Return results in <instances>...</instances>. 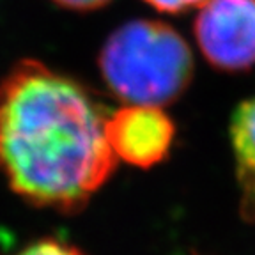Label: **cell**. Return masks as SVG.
Listing matches in <instances>:
<instances>
[{"instance_id":"7a4b0ae2","label":"cell","mask_w":255,"mask_h":255,"mask_svg":"<svg viewBox=\"0 0 255 255\" xmlns=\"http://www.w3.org/2000/svg\"><path fill=\"white\" fill-rule=\"evenodd\" d=\"M100 71L112 94L126 105L161 108L188 89L193 78V55L170 25L133 20L103 44Z\"/></svg>"},{"instance_id":"8992f818","label":"cell","mask_w":255,"mask_h":255,"mask_svg":"<svg viewBox=\"0 0 255 255\" xmlns=\"http://www.w3.org/2000/svg\"><path fill=\"white\" fill-rule=\"evenodd\" d=\"M11 255H85V254L80 252L76 247H73V245L60 241V239L44 238L27 245L25 248H21V250H18L16 254Z\"/></svg>"},{"instance_id":"5b68a950","label":"cell","mask_w":255,"mask_h":255,"mask_svg":"<svg viewBox=\"0 0 255 255\" xmlns=\"http://www.w3.org/2000/svg\"><path fill=\"white\" fill-rule=\"evenodd\" d=\"M229 135L241 191V216L255 222V96L238 105L231 117Z\"/></svg>"},{"instance_id":"ba28073f","label":"cell","mask_w":255,"mask_h":255,"mask_svg":"<svg viewBox=\"0 0 255 255\" xmlns=\"http://www.w3.org/2000/svg\"><path fill=\"white\" fill-rule=\"evenodd\" d=\"M57 5L73 11H92V9L103 7L110 0H52Z\"/></svg>"},{"instance_id":"3957f363","label":"cell","mask_w":255,"mask_h":255,"mask_svg":"<svg viewBox=\"0 0 255 255\" xmlns=\"http://www.w3.org/2000/svg\"><path fill=\"white\" fill-rule=\"evenodd\" d=\"M193 34L209 66L223 73L255 68V0H207Z\"/></svg>"},{"instance_id":"52a82bcc","label":"cell","mask_w":255,"mask_h":255,"mask_svg":"<svg viewBox=\"0 0 255 255\" xmlns=\"http://www.w3.org/2000/svg\"><path fill=\"white\" fill-rule=\"evenodd\" d=\"M145 2L159 12L175 14V12L188 11L191 7H200L202 4H206L207 0H145Z\"/></svg>"},{"instance_id":"6da1fadb","label":"cell","mask_w":255,"mask_h":255,"mask_svg":"<svg viewBox=\"0 0 255 255\" xmlns=\"http://www.w3.org/2000/svg\"><path fill=\"white\" fill-rule=\"evenodd\" d=\"M107 107L78 80L20 60L0 82V172L37 207L78 213L116 170Z\"/></svg>"},{"instance_id":"277c9868","label":"cell","mask_w":255,"mask_h":255,"mask_svg":"<svg viewBox=\"0 0 255 255\" xmlns=\"http://www.w3.org/2000/svg\"><path fill=\"white\" fill-rule=\"evenodd\" d=\"M174 138V121L159 107L126 105L107 121V140L116 158L138 168L161 163Z\"/></svg>"}]
</instances>
